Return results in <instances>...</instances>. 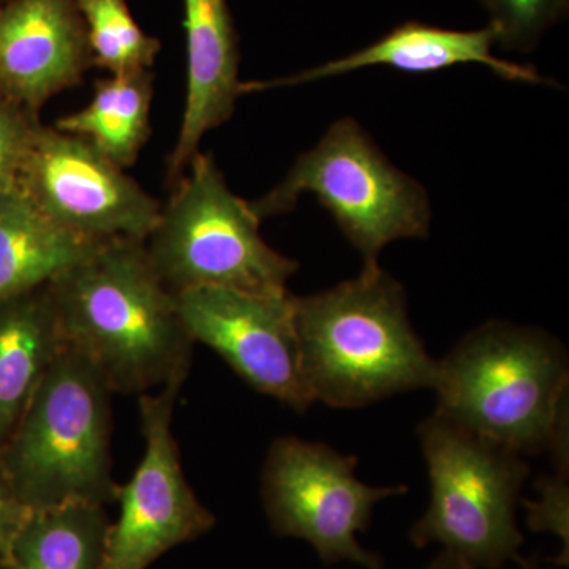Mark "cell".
<instances>
[{"label":"cell","mask_w":569,"mask_h":569,"mask_svg":"<svg viewBox=\"0 0 569 569\" xmlns=\"http://www.w3.org/2000/svg\"><path fill=\"white\" fill-rule=\"evenodd\" d=\"M63 343L88 358L112 395L186 381L193 339L144 242L104 241L50 284Z\"/></svg>","instance_id":"6da1fadb"},{"label":"cell","mask_w":569,"mask_h":569,"mask_svg":"<svg viewBox=\"0 0 569 569\" xmlns=\"http://www.w3.org/2000/svg\"><path fill=\"white\" fill-rule=\"evenodd\" d=\"M295 323L313 403L361 408L436 385L438 361L410 323L406 288L378 264L320 293L295 296Z\"/></svg>","instance_id":"7a4b0ae2"},{"label":"cell","mask_w":569,"mask_h":569,"mask_svg":"<svg viewBox=\"0 0 569 569\" xmlns=\"http://www.w3.org/2000/svg\"><path fill=\"white\" fill-rule=\"evenodd\" d=\"M111 396L96 366L63 346L0 445V471L29 511L114 503Z\"/></svg>","instance_id":"3957f363"},{"label":"cell","mask_w":569,"mask_h":569,"mask_svg":"<svg viewBox=\"0 0 569 569\" xmlns=\"http://www.w3.org/2000/svg\"><path fill=\"white\" fill-rule=\"evenodd\" d=\"M563 343L545 329L492 320L437 366V413L522 456L548 451L568 399Z\"/></svg>","instance_id":"277c9868"},{"label":"cell","mask_w":569,"mask_h":569,"mask_svg":"<svg viewBox=\"0 0 569 569\" xmlns=\"http://www.w3.org/2000/svg\"><path fill=\"white\" fill-rule=\"evenodd\" d=\"M430 503L411 527L418 549L440 545L471 569H501L523 545L518 508L526 456L433 413L418 426Z\"/></svg>","instance_id":"5b68a950"},{"label":"cell","mask_w":569,"mask_h":569,"mask_svg":"<svg viewBox=\"0 0 569 569\" xmlns=\"http://www.w3.org/2000/svg\"><path fill=\"white\" fill-rule=\"evenodd\" d=\"M260 224L211 153L200 151L162 204L146 253L173 293L201 287L284 293L299 263L272 249Z\"/></svg>","instance_id":"8992f818"},{"label":"cell","mask_w":569,"mask_h":569,"mask_svg":"<svg viewBox=\"0 0 569 569\" xmlns=\"http://www.w3.org/2000/svg\"><path fill=\"white\" fill-rule=\"evenodd\" d=\"M306 193L331 213L365 268L377 266L391 242L429 236L432 209L425 187L392 164L353 118L332 123L274 189L249 204L263 222L293 211Z\"/></svg>","instance_id":"52a82bcc"},{"label":"cell","mask_w":569,"mask_h":569,"mask_svg":"<svg viewBox=\"0 0 569 569\" xmlns=\"http://www.w3.org/2000/svg\"><path fill=\"white\" fill-rule=\"evenodd\" d=\"M356 456L326 443L276 438L261 470L264 515L277 537L309 542L325 565L348 561L387 569L383 557L362 548L358 533L369 530L377 503L403 496L408 488L367 486L356 478Z\"/></svg>","instance_id":"ba28073f"},{"label":"cell","mask_w":569,"mask_h":569,"mask_svg":"<svg viewBox=\"0 0 569 569\" xmlns=\"http://www.w3.org/2000/svg\"><path fill=\"white\" fill-rule=\"evenodd\" d=\"M183 381L138 396L144 452L132 478L118 486L119 516L108 529L102 569H148L160 557L197 541L216 515L197 497L183 471L173 432Z\"/></svg>","instance_id":"9c48e42d"},{"label":"cell","mask_w":569,"mask_h":569,"mask_svg":"<svg viewBox=\"0 0 569 569\" xmlns=\"http://www.w3.org/2000/svg\"><path fill=\"white\" fill-rule=\"evenodd\" d=\"M18 186L52 222L92 242H144L162 209L91 142L43 123Z\"/></svg>","instance_id":"30bf717a"},{"label":"cell","mask_w":569,"mask_h":569,"mask_svg":"<svg viewBox=\"0 0 569 569\" xmlns=\"http://www.w3.org/2000/svg\"><path fill=\"white\" fill-rule=\"evenodd\" d=\"M176 295L193 342L211 348L254 391L305 413V383L295 323V295L201 287Z\"/></svg>","instance_id":"8fae6325"},{"label":"cell","mask_w":569,"mask_h":569,"mask_svg":"<svg viewBox=\"0 0 569 569\" xmlns=\"http://www.w3.org/2000/svg\"><path fill=\"white\" fill-rule=\"evenodd\" d=\"M74 0H10L0 6V92L39 114L91 69Z\"/></svg>","instance_id":"7c38bea8"},{"label":"cell","mask_w":569,"mask_h":569,"mask_svg":"<svg viewBox=\"0 0 569 569\" xmlns=\"http://www.w3.org/2000/svg\"><path fill=\"white\" fill-rule=\"evenodd\" d=\"M187 89L181 129L170 159L168 181L186 173L203 138L233 118L242 96L238 33L228 0H183Z\"/></svg>","instance_id":"4fadbf2b"},{"label":"cell","mask_w":569,"mask_h":569,"mask_svg":"<svg viewBox=\"0 0 569 569\" xmlns=\"http://www.w3.org/2000/svg\"><path fill=\"white\" fill-rule=\"evenodd\" d=\"M496 44L497 31L490 22L477 31H455L408 21L397 26L395 31L381 37L376 43L351 52L346 58L321 63L287 78L242 82V93L295 88L369 67H389L410 74H430L456 66H482L507 81L552 84V80L541 77L533 67L498 59L492 52Z\"/></svg>","instance_id":"5bb4252c"},{"label":"cell","mask_w":569,"mask_h":569,"mask_svg":"<svg viewBox=\"0 0 569 569\" xmlns=\"http://www.w3.org/2000/svg\"><path fill=\"white\" fill-rule=\"evenodd\" d=\"M63 346L48 287L0 301V445Z\"/></svg>","instance_id":"9a60e30c"},{"label":"cell","mask_w":569,"mask_h":569,"mask_svg":"<svg viewBox=\"0 0 569 569\" xmlns=\"http://www.w3.org/2000/svg\"><path fill=\"white\" fill-rule=\"evenodd\" d=\"M99 244L52 222L20 186L0 194V301L48 287Z\"/></svg>","instance_id":"2e32d148"},{"label":"cell","mask_w":569,"mask_h":569,"mask_svg":"<svg viewBox=\"0 0 569 569\" xmlns=\"http://www.w3.org/2000/svg\"><path fill=\"white\" fill-rule=\"evenodd\" d=\"M152 70L108 74L97 81L91 102L62 116L56 129L91 142L127 170L137 162L151 134Z\"/></svg>","instance_id":"e0dca14e"},{"label":"cell","mask_w":569,"mask_h":569,"mask_svg":"<svg viewBox=\"0 0 569 569\" xmlns=\"http://www.w3.org/2000/svg\"><path fill=\"white\" fill-rule=\"evenodd\" d=\"M110 523L99 505L31 511L0 569H102Z\"/></svg>","instance_id":"ac0fdd59"},{"label":"cell","mask_w":569,"mask_h":569,"mask_svg":"<svg viewBox=\"0 0 569 569\" xmlns=\"http://www.w3.org/2000/svg\"><path fill=\"white\" fill-rule=\"evenodd\" d=\"M84 24L92 67L108 74L152 70L162 43L142 31L127 0H74Z\"/></svg>","instance_id":"d6986e66"},{"label":"cell","mask_w":569,"mask_h":569,"mask_svg":"<svg viewBox=\"0 0 569 569\" xmlns=\"http://www.w3.org/2000/svg\"><path fill=\"white\" fill-rule=\"evenodd\" d=\"M497 44L503 50L530 52L542 36L568 13L569 0H486Z\"/></svg>","instance_id":"ffe728a7"},{"label":"cell","mask_w":569,"mask_h":569,"mask_svg":"<svg viewBox=\"0 0 569 569\" xmlns=\"http://www.w3.org/2000/svg\"><path fill=\"white\" fill-rule=\"evenodd\" d=\"M539 500L520 503L527 509V527L533 533L556 535L560 539V552L552 565L568 568L569 565V473L557 471L535 481Z\"/></svg>","instance_id":"44dd1931"},{"label":"cell","mask_w":569,"mask_h":569,"mask_svg":"<svg viewBox=\"0 0 569 569\" xmlns=\"http://www.w3.org/2000/svg\"><path fill=\"white\" fill-rule=\"evenodd\" d=\"M40 126L37 112L0 92V194L20 182Z\"/></svg>","instance_id":"7402d4cb"},{"label":"cell","mask_w":569,"mask_h":569,"mask_svg":"<svg viewBox=\"0 0 569 569\" xmlns=\"http://www.w3.org/2000/svg\"><path fill=\"white\" fill-rule=\"evenodd\" d=\"M29 512L31 511L21 503L0 471V560L9 552L11 542L17 538Z\"/></svg>","instance_id":"603a6c76"},{"label":"cell","mask_w":569,"mask_h":569,"mask_svg":"<svg viewBox=\"0 0 569 569\" xmlns=\"http://www.w3.org/2000/svg\"><path fill=\"white\" fill-rule=\"evenodd\" d=\"M425 569H471L468 567L466 561L459 559V557L452 556L447 550H441L440 553L430 561Z\"/></svg>","instance_id":"cb8c5ba5"},{"label":"cell","mask_w":569,"mask_h":569,"mask_svg":"<svg viewBox=\"0 0 569 569\" xmlns=\"http://www.w3.org/2000/svg\"><path fill=\"white\" fill-rule=\"evenodd\" d=\"M515 561L519 565L520 569H556L553 567H545V560L539 559L538 556H518V559Z\"/></svg>","instance_id":"d4e9b609"},{"label":"cell","mask_w":569,"mask_h":569,"mask_svg":"<svg viewBox=\"0 0 569 569\" xmlns=\"http://www.w3.org/2000/svg\"><path fill=\"white\" fill-rule=\"evenodd\" d=\"M10 2V0H0V6H3V3Z\"/></svg>","instance_id":"484cf974"},{"label":"cell","mask_w":569,"mask_h":569,"mask_svg":"<svg viewBox=\"0 0 569 569\" xmlns=\"http://www.w3.org/2000/svg\"><path fill=\"white\" fill-rule=\"evenodd\" d=\"M479 2H481L482 6H485L486 0H479Z\"/></svg>","instance_id":"4316f807"}]
</instances>
